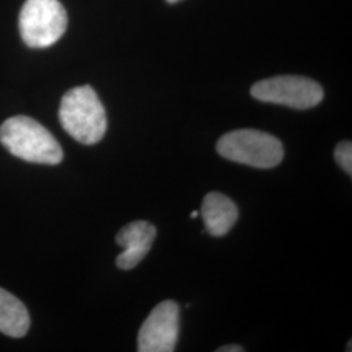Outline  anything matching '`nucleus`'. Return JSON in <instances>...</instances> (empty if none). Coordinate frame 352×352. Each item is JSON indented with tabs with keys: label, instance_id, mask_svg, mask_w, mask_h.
Masks as SVG:
<instances>
[{
	"label": "nucleus",
	"instance_id": "obj_4",
	"mask_svg": "<svg viewBox=\"0 0 352 352\" xmlns=\"http://www.w3.org/2000/svg\"><path fill=\"white\" fill-rule=\"evenodd\" d=\"M68 17L59 0H26L19 17L20 34L29 47L56 43L67 29Z\"/></svg>",
	"mask_w": 352,
	"mask_h": 352
},
{
	"label": "nucleus",
	"instance_id": "obj_7",
	"mask_svg": "<svg viewBox=\"0 0 352 352\" xmlns=\"http://www.w3.org/2000/svg\"><path fill=\"white\" fill-rule=\"evenodd\" d=\"M157 238V228L151 222L135 221L123 227L118 235L116 243L124 251L118 258L116 265L122 270H131L145 258Z\"/></svg>",
	"mask_w": 352,
	"mask_h": 352
},
{
	"label": "nucleus",
	"instance_id": "obj_13",
	"mask_svg": "<svg viewBox=\"0 0 352 352\" xmlns=\"http://www.w3.org/2000/svg\"><path fill=\"white\" fill-rule=\"evenodd\" d=\"M166 1H168V3H176V1H179V0H166Z\"/></svg>",
	"mask_w": 352,
	"mask_h": 352
},
{
	"label": "nucleus",
	"instance_id": "obj_12",
	"mask_svg": "<svg viewBox=\"0 0 352 352\" xmlns=\"http://www.w3.org/2000/svg\"><path fill=\"white\" fill-rule=\"evenodd\" d=\"M199 212H197V210H193V212H192V213H190V217H192V218H193V219H195V218H197V217H199Z\"/></svg>",
	"mask_w": 352,
	"mask_h": 352
},
{
	"label": "nucleus",
	"instance_id": "obj_1",
	"mask_svg": "<svg viewBox=\"0 0 352 352\" xmlns=\"http://www.w3.org/2000/svg\"><path fill=\"white\" fill-rule=\"evenodd\" d=\"M0 142L14 157L26 162L58 164L63 160L60 144L50 132L28 116H13L0 126Z\"/></svg>",
	"mask_w": 352,
	"mask_h": 352
},
{
	"label": "nucleus",
	"instance_id": "obj_9",
	"mask_svg": "<svg viewBox=\"0 0 352 352\" xmlns=\"http://www.w3.org/2000/svg\"><path fill=\"white\" fill-rule=\"evenodd\" d=\"M30 327L25 305L11 292L0 289V333L12 337H24Z\"/></svg>",
	"mask_w": 352,
	"mask_h": 352
},
{
	"label": "nucleus",
	"instance_id": "obj_11",
	"mask_svg": "<svg viewBox=\"0 0 352 352\" xmlns=\"http://www.w3.org/2000/svg\"><path fill=\"white\" fill-rule=\"evenodd\" d=\"M217 352H244V349L238 344H227L217 349Z\"/></svg>",
	"mask_w": 352,
	"mask_h": 352
},
{
	"label": "nucleus",
	"instance_id": "obj_2",
	"mask_svg": "<svg viewBox=\"0 0 352 352\" xmlns=\"http://www.w3.org/2000/svg\"><path fill=\"white\" fill-rule=\"evenodd\" d=\"M64 131L84 145L100 142L107 131L106 111L94 89L89 85L68 90L59 107Z\"/></svg>",
	"mask_w": 352,
	"mask_h": 352
},
{
	"label": "nucleus",
	"instance_id": "obj_5",
	"mask_svg": "<svg viewBox=\"0 0 352 352\" xmlns=\"http://www.w3.org/2000/svg\"><path fill=\"white\" fill-rule=\"evenodd\" d=\"M253 98L266 103L287 106L296 110L315 107L324 98V90L311 78L302 76H277L256 82Z\"/></svg>",
	"mask_w": 352,
	"mask_h": 352
},
{
	"label": "nucleus",
	"instance_id": "obj_3",
	"mask_svg": "<svg viewBox=\"0 0 352 352\" xmlns=\"http://www.w3.org/2000/svg\"><path fill=\"white\" fill-rule=\"evenodd\" d=\"M218 153L228 161L256 168H273L283 160V145L279 140L257 129H238L222 136L217 144Z\"/></svg>",
	"mask_w": 352,
	"mask_h": 352
},
{
	"label": "nucleus",
	"instance_id": "obj_6",
	"mask_svg": "<svg viewBox=\"0 0 352 352\" xmlns=\"http://www.w3.org/2000/svg\"><path fill=\"white\" fill-rule=\"evenodd\" d=\"M180 329V309L177 302L166 300L155 305L140 329V352H173Z\"/></svg>",
	"mask_w": 352,
	"mask_h": 352
},
{
	"label": "nucleus",
	"instance_id": "obj_10",
	"mask_svg": "<svg viewBox=\"0 0 352 352\" xmlns=\"http://www.w3.org/2000/svg\"><path fill=\"white\" fill-rule=\"evenodd\" d=\"M337 164L349 174H352V144L350 141H343L337 145L334 151Z\"/></svg>",
	"mask_w": 352,
	"mask_h": 352
},
{
	"label": "nucleus",
	"instance_id": "obj_8",
	"mask_svg": "<svg viewBox=\"0 0 352 352\" xmlns=\"http://www.w3.org/2000/svg\"><path fill=\"white\" fill-rule=\"evenodd\" d=\"M201 217L206 231L213 236H223L235 226L239 210L235 202L219 192H210L205 196Z\"/></svg>",
	"mask_w": 352,
	"mask_h": 352
}]
</instances>
